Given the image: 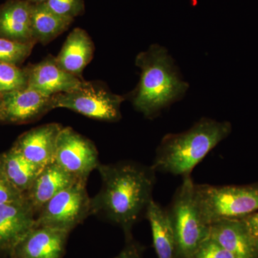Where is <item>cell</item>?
I'll use <instances>...</instances> for the list:
<instances>
[{
  "label": "cell",
  "instance_id": "obj_17",
  "mask_svg": "<svg viewBox=\"0 0 258 258\" xmlns=\"http://www.w3.org/2000/svg\"><path fill=\"white\" fill-rule=\"evenodd\" d=\"M32 3L29 0H10L3 5L0 8V37L35 43L32 37Z\"/></svg>",
  "mask_w": 258,
  "mask_h": 258
},
{
  "label": "cell",
  "instance_id": "obj_19",
  "mask_svg": "<svg viewBox=\"0 0 258 258\" xmlns=\"http://www.w3.org/2000/svg\"><path fill=\"white\" fill-rule=\"evenodd\" d=\"M74 21L63 18L49 9L45 3L32 4L31 31L32 40L46 45L66 31Z\"/></svg>",
  "mask_w": 258,
  "mask_h": 258
},
{
  "label": "cell",
  "instance_id": "obj_20",
  "mask_svg": "<svg viewBox=\"0 0 258 258\" xmlns=\"http://www.w3.org/2000/svg\"><path fill=\"white\" fill-rule=\"evenodd\" d=\"M0 164L10 182L24 195L43 169L30 162L13 147L0 155Z\"/></svg>",
  "mask_w": 258,
  "mask_h": 258
},
{
  "label": "cell",
  "instance_id": "obj_16",
  "mask_svg": "<svg viewBox=\"0 0 258 258\" xmlns=\"http://www.w3.org/2000/svg\"><path fill=\"white\" fill-rule=\"evenodd\" d=\"M94 44L88 32L75 28L70 32L55 61L61 69L81 78L83 70L92 60Z\"/></svg>",
  "mask_w": 258,
  "mask_h": 258
},
{
  "label": "cell",
  "instance_id": "obj_18",
  "mask_svg": "<svg viewBox=\"0 0 258 258\" xmlns=\"http://www.w3.org/2000/svg\"><path fill=\"white\" fill-rule=\"evenodd\" d=\"M146 218L150 223L158 258H176L175 233L166 209L153 200L148 207Z\"/></svg>",
  "mask_w": 258,
  "mask_h": 258
},
{
  "label": "cell",
  "instance_id": "obj_8",
  "mask_svg": "<svg viewBox=\"0 0 258 258\" xmlns=\"http://www.w3.org/2000/svg\"><path fill=\"white\" fill-rule=\"evenodd\" d=\"M54 161L78 179L86 181L100 164L95 144L69 126L63 127L59 134Z\"/></svg>",
  "mask_w": 258,
  "mask_h": 258
},
{
  "label": "cell",
  "instance_id": "obj_13",
  "mask_svg": "<svg viewBox=\"0 0 258 258\" xmlns=\"http://www.w3.org/2000/svg\"><path fill=\"white\" fill-rule=\"evenodd\" d=\"M36 213L26 200L0 205V250H10L35 225Z\"/></svg>",
  "mask_w": 258,
  "mask_h": 258
},
{
  "label": "cell",
  "instance_id": "obj_26",
  "mask_svg": "<svg viewBox=\"0 0 258 258\" xmlns=\"http://www.w3.org/2000/svg\"><path fill=\"white\" fill-rule=\"evenodd\" d=\"M142 255L143 247L132 238L126 240L124 248L115 258H142Z\"/></svg>",
  "mask_w": 258,
  "mask_h": 258
},
{
  "label": "cell",
  "instance_id": "obj_11",
  "mask_svg": "<svg viewBox=\"0 0 258 258\" xmlns=\"http://www.w3.org/2000/svg\"><path fill=\"white\" fill-rule=\"evenodd\" d=\"M26 71L28 87L49 97L76 89L85 81L61 69L52 55L47 56Z\"/></svg>",
  "mask_w": 258,
  "mask_h": 258
},
{
  "label": "cell",
  "instance_id": "obj_12",
  "mask_svg": "<svg viewBox=\"0 0 258 258\" xmlns=\"http://www.w3.org/2000/svg\"><path fill=\"white\" fill-rule=\"evenodd\" d=\"M62 128L59 123H51L32 128L20 136L13 147L30 162L44 168L54 161Z\"/></svg>",
  "mask_w": 258,
  "mask_h": 258
},
{
  "label": "cell",
  "instance_id": "obj_14",
  "mask_svg": "<svg viewBox=\"0 0 258 258\" xmlns=\"http://www.w3.org/2000/svg\"><path fill=\"white\" fill-rule=\"evenodd\" d=\"M210 238L233 254L236 258H258L256 240L242 219H230L210 225Z\"/></svg>",
  "mask_w": 258,
  "mask_h": 258
},
{
  "label": "cell",
  "instance_id": "obj_27",
  "mask_svg": "<svg viewBox=\"0 0 258 258\" xmlns=\"http://www.w3.org/2000/svg\"><path fill=\"white\" fill-rule=\"evenodd\" d=\"M249 233L255 240L258 239V211L242 218Z\"/></svg>",
  "mask_w": 258,
  "mask_h": 258
},
{
  "label": "cell",
  "instance_id": "obj_22",
  "mask_svg": "<svg viewBox=\"0 0 258 258\" xmlns=\"http://www.w3.org/2000/svg\"><path fill=\"white\" fill-rule=\"evenodd\" d=\"M35 43L15 41L0 37V62L17 64L23 62L31 53Z\"/></svg>",
  "mask_w": 258,
  "mask_h": 258
},
{
  "label": "cell",
  "instance_id": "obj_28",
  "mask_svg": "<svg viewBox=\"0 0 258 258\" xmlns=\"http://www.w3.org/2000/svg\"><path fill=\"white\" fill-rule=\"evenodd\" d=\"M30 3L34 5L37 4H43V3H46L47 0H29Z\"/></svg>",
  "mask_w": 258,
  "mask_h": 258
},
{
  "label": "cell",
  "instance_id": "obj_3",
  "mask_svg": "<svg viewBox=\"0 0 258 258\" xmlns=\"http://www.w3.org/2000/svg\"><path fill=\"white\" fill-rule=\"evenodd\" d=\"M231 131L230 122L203 118L187 131L166 134L157 147L152 167L156 172L190 176L195 166Z\"/></svg>",
  "mask_w": 258,
  "mask_h": 258
},
{
  "label": "cell",
  "instance_id": "obj_9",
  "mask_svg": "<svg viewBox=\"0 0 258 258\" xmlns=\"http://www.w3.org/2000/svg\"><path fill=\"white\" fill-rule=\"evenodd\" d=\"M55 109L53 96H46L27 87L3 93L0 97V121L27 123Z\"/></svg>",
  "mask_w": 258,
  "mask_h": 258
},
{
  "label": "cell",
  "instance_id": "obj_10",
  "mask_svg": "<svg viewBox=\"0 0 258 258\" xmlns=\"http://www.w3.org/2000/svg\"><path fill=\"white\" fill-rule=\"evenodd\" d=\"M69 232L34 226L10 251L12 258H62Z\"/></svg>",
  "mask_w": 258,
  "mask_h": 258
},
{
  "label": "cell",
  "instance_id": "obj_2",
  "mask_svg": "<svg viewBox=\"0 0 258 258\" xmlns=\"http://www.w3.org/2000/svg\"><path fill=\"white\" fill-rule=\"evenodd\" d=\"M136 64L142 73L132 94V103L148 118H156L164 108L181 100L189 87L167 50L161 45H152L140 52Z\"/></svg>",
  "mask_w": 258,
  "mask_h": 258
},
{
  "label": "cell",
  "instance_id": "obj_29",
  "mask_svg": "<svg viewBox=\"0 0 258 258\" xmlns=\"http://www.w3.org/2000/svg\"><path fill=\"white\" fill-rule=\"evenodd\" d=\"M256 247H257V249L258 250V239H257V240H256Z\"/></svg>",
  "mask_w": 258,
  "mask_h": 258
},
{
  "label": "cell",
  "instance_id": "obj_1",
  "mask_svg": "<svg viewBox=\"0 0 258 258\" xmlns=\"http://www.w3.org/2000/svg\"><path fill=\"white\" fill-rule=\"evenodd\" d=\"M101 178V188L91 198V215H98L119 226L126 240L144 216L153 200L156 171L151 166L134 161L111 164L100 163L97 169Z\"/></svg>",
  "mask_w": 258,
  "mask_h": 258
},
{
  "label": "cell",
  "instance_id": "obj_15",
  "mask_svg": "<svg viewBox=\"0 0 258 258\" xmlns=\"http://www.w3.org/2000/svg\"><path fill=\"white\" fill-rule=\"evenodd\" d=\"M79 181L81 180L53 161L45 166L37 175L31 187L25 193V200L31 205L37 215L49 200Z\"/></svg>",
  "mask_w": 258,
  "mask_h": 258
},
{
  "label": "cell",
  "instance_id": "obj_7",
  "mask_svg": "<svg viewBox=\"0 0 258 258\" xmlns=\"http://www.w3.org/2000/svg\"><path fill=\"white\" fill-rule=\"evenodd\" d=\"M91 215L86 181H79L53 197L37 214L35 226L71 232Z\"/></svg>",
  "mask_w": 258,
  "mask_h": 258
},
{
  "label": "cell",
  "instance_id": "obj_30",
  "mask_svg": "<svg viewBox=\"0 0 258 258\" xmlns=\"http://www.w3.org/2000/svg\"><path fill=\"white\" fill-rule=\"evenodd\" d=\"M0 97H1V93H0Z\"/></svg>",
  "mask_w": 258,
  "mask_h": 258
},
{
  "label": "cell",
  "instance_id": "obj_25",
  "mask_svg": "<svg viewBox=\"0 0 258 258\" xmlns=\"http://www.w3.org/2000/svg\"><path fill=\"white\" fill-rule=\"evenodd\" d=\"M25 199V195L10 182L0 164V205L21 201Z\"/></svg>",
  "mask_w": 258,
  "mask_h": 258
},
{
  "label": "cell",
  "instance_id": "obj_24",
  "mask_svg": "<svg viewBox=\"0 0 258 258\" xmlns=\"http://www.w3.org/2000/svg\"><path fill=\"white\" fill-rule=\"evenodd\" d=\"M190 258H236L212 239L205 240Z\"/></svg>",
  "mask_w": 258,
  "mask_h": 258
},
{
  "label": "cell",
  "instance_id": "obj_23",
  "mask_svg": "<svg viewBox=\"0 0 258 258\" xmlns=\"http://www.w3.org/2000/svg\"><path fill=\"white\" fill-rule=\"evenodd\" d=\"M45 4L55 14L74 20L85 12L83 0H47Z\"/></svg>",
  "mask_w": 258,
  "mask_h": 258
},
{
  "label": "cell",
  "instance_id": "obj_21",
  "mask_svg": "<svg viewBox=\"0 0 258 258\" xmlns=\"http://www.w3.org/2000/svg\"><path fill=\"white\" fill-rule=\"evenodd\" d=\"M26 70L19 69L15 64L0 62V93L10 92L28 86Z\"/></svg>",
  "mask_w": 258,
  "mask_h": 258
},
{
  "label": "cell",
  "instance_id": "obj_4",
  "mask_svg": "<svg viewBox=\"0 0 258 258\" xmlns=\"http://www.w3.org/2000/svg\"><path fill=\"white\" fill-rule=\"evenodd\" d=\"M191 175L183 177L169 208L176 240V258H190L197 249L210 238V225L203 220L195 195Z\"/></svg>",
  "mask_w": 258,
  "mask_h": 258
},
{
  "label": "cell",
  "instance_id": "obj_6",
  "mask_svg": "<svg viewBox=\"0 0 258 258\" xmlns=\"http://www.w3.org/2000/svg\"><path fill=\"white\" fill-rule=\"evenodd\" d=\"M125 100L103 84L84 81L76 89L53 96V104L93 119L115 122L121 118L120 106Z\"/></svg>",
  "mask_w": 258,
  "mask_h": 258
},
{
  "label": "cell",
  "instance_id": "obj_5",
  "mask_svg": "<svg viewBox=\"0 0 258 258\" xmlns=\"http://www.w3.org/2000/svg\"><path fill=\"white\" fill-rule=\"evenodd\" d=\"M195 195L209 225L222 220L242 219L258 211V186L195 184Z\"/></svg>",
  "mask_w": 258,
  "mask_h": 258
}]
</instances>
